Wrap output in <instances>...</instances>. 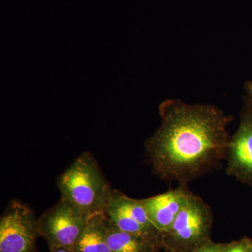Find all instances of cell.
<instances>
[{"label": "cell", "instance_id": "7c38bea8", "mask_svg": "<svg viewBox=\"0 0 252 252\" xmlns=\"http://www.w3.org/2000/svg\"><path fill=\"white\" fill-rule=\"evenodd\" d=\"M245 94L252 99V80L247 81L244 86Z\"/></svg>", "mask_w": 252, "mask_h": 252}, {"label": "cell", "instance_id": "6da1fadb", "mask_svg": "<svg viewBox=\"0 0 252 252\" xmlns=\"http://www.w3.org/2000/svg\"><path fill=\"white\" fill-rule=\"evenodd\" d=\"M160 126L145 143L161 180L187 185L226 157L233 116L213 104L168 99L159 106Z\"/></svg>", "mask_w": 252, "mask_h": 252}, {"label": "cell", "instance_id": "8992f818", "mask_svg": "<svg viewBox=\"0 0 252 252\" xmlns=\"http://www.w3.org/2000/svg\"><path fill=\"white\" fill-rule=\"evenodd\" d=\"M225 159L227 174L252 187V99L246 94L243 97L240 124L230 136Z\"/></svg>", "mask_w": 252, "mask_h": 252}, {"label": "cell", "instance_id": "4fadbf2b", "mask_svg": "<svg viewBox=\"0 0 252 252\" xmlns=\"http://www.w3.org/2000/svg\"><path fill=\"white\" fill-rule=\"evenodd\" d=\"M50 252H74L73 249L67 248H59L51 249Z\"/></svg>", "mask_w": 252, "mask_h": 252}, {"label": "cell", "instance_id": "ba28073f", "mask_svg": "<svg viewBox=\"0 0 252 252\" xmlns=\"http://www.w3.org/2000/svg\"><path fill=\"white\" fill-rule=\"evenodd\" d=\"M105 213L91 215L84 233L73 248L74 252H112L107 243Z\"/></svg>", "mask_w": 252, "mask_h": 252}, {"label": "cell", "instance_id": "7a4b0ae2", "mask_svg": "<svg viewBox=\"0 0 252 252\" xmlns=\"http://www.w3.org/2000/svg\"><path fill=\"white\" fill-rule=\"evenodd\" d=\"M61 198L90 215L105 213L113 190L90 153L84 152L57 181Z\"/></svg>", "mask_w": 252, "mask_h": 252}, {"label": "cell", "instance_id": "3957f363", "mask_svg": "<svg viewBox=\"0 0 252 252\" xmlns=\"http://www.w3.org/2000/svg\"><path fill=\"white\" fill-rule=\"evenodd\" d=\"M213 221L211 208L200 197L192 194L176 217L162 244L177 252H193L209 242Z\"/></svg>", "mask_w": 252, "mask_h": 252}, {"label": "cell", "instance_id": "52a82bcc", "mask_svg": "<svg viewBox=\"0 0 252 252\" xmlns=\"http://www.w3.org/2000/svg\"><path fill=\"white\" fill-rule=\"evenodd\" d=\"M192 194L187 185H180L177 188L140 200L152 224L163 235L170 229Z\"/></svg>", "mask_w": 252, "mask_h": 252}, {"label": "cell", "instance_id": "277c9868", "mask_svg": "<svg viewBox=\"0 0 252 252\" xmlns=\"http://www.w3.org/2000/svg\"><path fill=\"white\" fill-rule=\"evenodd\" d=\"M91 216L61 198L38 219L39 235L45 239L49 250L73 249L84 233Z\"/></svg>", "mask_w": 252, "mask_h": 252}, {"label": "cell", "instance_id": "9c48e42d", "mask_svg": "<svg viewBox=\"0 0 252 252\" xmlns=\"http://www.w3.org/2000/svg\"><path fill=\"white\" fill-rule=\"evenodd\" d=\"M105 225L107 243L112 252H152L156 248L147 240L119 229L107 216Z\"/></svg>", "mask_w": 252, "mask_h": 252}, {"label": "cell", "instance_id": "5b68a950", "mask_svg": "<svg viewBox=\"0 0 252 252\" xmlns=\"http://www.w3.org/2000/svg\"><path fill=\"white\" fill-rule=\"evenodd\" d=\"M38 219L27 205L10 202L0 220V252H36Z\"/></svg>", "mask_w": 252, "mask_h": 252}, {"label": "cell", "instance_id": "30bf717a", "mask_svg": "<svg viewBox=\"0 0 252 252\" xmlns=\"http://www.w3.org/2000/svg\"><path fill=\"white\" fill-rule=\"evenodd\" d=\"M250 240L248 239L224 245L223 252H250Z\"/></svg>", "mask_w": 252, "mask_h": 252}, {"label": "cell", "instance_id": "5bb4252c", "mask_svg": "<svg viewBox=\"0 0 252 252\" xmlns=\"http://www.w3.org/2000/svg\"><path fill=\"white\" fill-rule=\"evenodd\" d=\"M250 252H252V241L250 242Z\"/></svg>", "mask_w": 252, "mask_h": 252}, {"label": "cell", "instance_id": "8fae6325", "mask_svg": "<svg viewBox=\"0 0 252 252\" xmlns=\"http://www.w3.org/2000/svg\"><path fill=\"white\" fill-rule=\"evenodd\" d=\"M223 247L224 245H216L209 241L193 252H223Z\"/></svg>", "mask_w": 252, "mask_h": 252}]
</instances>
